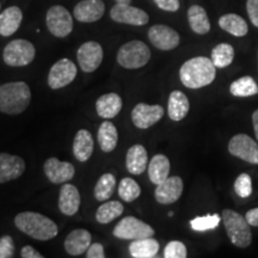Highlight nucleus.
<instances>
[{
  "mask_svg": "<svg viewBox=\"0 0 258 258\" xmlns=\"http://www.w3.org/2000/svg\"><path fill=\"white\" fill-rule=\"evenodd\" d=\"M217 67L212 59L206 56H196L182 64L179 78L183 85L188 89H201L214 82Z\"/></svg>",
  "mask_w": 258,
  "mask_h": 258,
  "instance_id": "f257e3e1",
  "label": "nucleus"
},
{
  "mask_svg": "<svg viewBox=\"0 0 258 258\" xmlns=\"http://www.w3.org/2000/svg\"><path fill=\"white\" fill-rule=\"evenodd\" d=\"M15 225L24 234L41 241L53 239L59 233L55 222L36 212L19 213L15 218Z\"/></svg>",
  "mask_w": 258,
  "mask_h": 258,
  "instance_id": "f03ea898",
  "label": "nucleus"
},
{
  "mask_svg": "<svg viewBox=\"0 0 258 258\" xmlns=\"http://www.w3.org/2000/svg\"><path fill=\"white\" fill-rule=\"evenodd\" d=\"M31 91L27 83L12 82L0 85V112L19 115L30 105Z\"/></svg>",
  "mask_w": 258,
  "mask_h": 258,
  "instance_id": "7ed1b4c3",
  "label": "nucleus"
},
{
  "mask_svg": "<svg viewBox=\"0 0 258 258\" xmlns=\"http://www.w3.org/2000/svg\"><path fill=\"white\" fill-rule=\"evenodd\" d=\"M221 219L224 221L226 233L232 244L240 249L250 246L252 241V232H251L250 224L247 222L246 218L232 209H224Z\"/></svg>",
  "mask_w": 258,
  "mask_h": 258,
  "instance_id": "20e7f679",
  "label": "nucleus"
},
{
  "mask_svg": "<svg viewBox=\"0 0 258 258\" xmlns=\"http://www.w3.org/2000/svg\"><path fill=\"white\" fill-rule=\"evenodd\" d=\"M117 62L127 70H138L146 66L151 59V50L143 41H131L124 43L117 51Z\"/></svg>",
  "mask_w": 258,
  "mask_h": 258,
  "instance_id": "39448f33",
  "label": "nucleus"
},
{
  "mask_svg": "<svg viewBox=\"0 0 258 258\" xmlns=\"http://www.w3.org/2000/svg\"><path fill=\"white\" fill-rule=\"evenodd\" d=\"M36 56V49L30 41L18 40L11 41L6 44L3 51V60L8 66L23 67L28 66Z\"/></svg>",
  "mask_w": 258,
  "mask_h": 258,
  "instance_id": "423d86ee",
  "label": "nucleus"
},
{
  "mask_svg": "<svg viewBox=\"0 0 258 258\" xmlns=\"http://www.w3.org/2000/svg\"><path fill=\"white\" fill-rule=\"evenodd\" d=\"M154 230L146 222L141 221L135 217H125L115 226L112 234L118 239L137 240L143 238L153 237Z\"/></svg>",
  "mask_w": 258,
  "mask_h": 258,
  "instance_id": "0eeeda50",
  "label": "nucleus"
},
{
  "mask_svg": "<svg viewBox=\"0 0 258 258\" xmlns=\"http://www.w3.org/2000/svg\"><path fill=\"white\" fill-rule=\"evenodd\" d=\"M46 23L48 30L55 37H67L73 30L72 15L61 5H54L48 10Z\"/></svg>",
  "mask_w": 258,
  "mask_h": 258,
  "instance_id": "6e6552de",
  "label": "nucleus"
},
{
  "mask_svg": "<svg viewBox=\"0 0 258 258\" xmlns=\"http://www.w3.org/2000/svg\"><path fill=\"white\" fill-rule=\"evenodd\" d=\"M77 73L78 70L72 60L61 59L56 61L48 73V86L51 90L62 89L76 79Z\"/></svg>",
  "mask_w": 258,
  "mask_h": 258,
  "instance_id": "1a4fd4ad",
  "label": "nucleus"
},
{
  "mask_svg": "<svg viewBox=\"0 0 258 258\" xmlns=\"http://www.w3.org/2000/svg\"><path fill=\"white\" fill-rule=\"evenodd\" d=\"M228 152L241 160L258 165V145L249 135H234L228 143Z\"/></svg>",
  "mask_w": 258,
  "mask_h": 258,
  "instance_id": "9d476101",
  "label": "nucleus"
},
{
  "mask_svg": "<svg viewBox=\"0 0 258 258\" xmlns=\"http://www.w3.org/2000/svg\"><path fill=\"white\" fill-rule=\"evenodd\" d=\"M103 56V48L98 42L89 41L83 43L77 51V60L83 72L92 73L101 66Z\"/></svg>",
  "mask_w": 258,
  "mask_h": 258,
  "instance_id": "9b49d317",
  "label": "nucleus"
},
{
  "mask_svg": "<svg viewBox=\"0 0 258 258\" xmlns=\"http://www.w3.org/2000/svg\"><path fill=\"white\" fill-rule=\"evenodd\" d=\"M110 18L116 23L135 25V27H141L150 21V17L144 10L134 8L131 4H120V3H117L111 9Z\"/></svg>",
  "mask_w": 258,
  "mask_h": 258,
  "instance_id": "f8f14e48",
  "label": "nucleus"
},
{
  "mask_svg": "<svg viewBox=\"0 0 258 258\" xmlns=\"http://www.w3.org/2000/svg\"><path fill=\"white\" fill-rule=\"evenodd\" d=\"M164 108L161 105H150L139 103L132 111V121L139 129H147L159 122L164 116Z\"/></svg>",
  "mask_w": 258,
  "mask_h": 258,
  "instance_id": "ddd939ff",
  "label": "nucleus"
},
{
  "mask_svg": "<svg viewBox=\"0 0 258 258\" xmlns=\"http://www.w3.org/2000/svg\"><path fill=\"white\" fill-rule=\"evenodd\" d=\"M148 40L158 49L172 50L178 47L180 37L175 29L164 24H157L148 30Z\"/></svg>",
  "mask_w": 258,
  "mask_h": 258,
  "instance_id": "4468645a",
  "label": "nucleus"
},
{
  "mask_svg": "<svg viewBox=\"0 0 258 258\" xmlns=\"http://www.w3.org/2000/svg\"><path fill=\"white\" fill-rule=\"evenodd\" d=\"M44 175L53 184H63L71 180L76 175V169L69 161H60L57 158L51 157L44 161Z\"/></svg>",
  "mask_w": 258,
  "mask_h": 258,
  "instance_id": "2eb2a0df",
  "label": "nucleus"
},
{
  "mask_svg": "<svg viewBox=\"0 0 258 258\" xmlns=\"http://www.w3.org/2000/svg\"><path fill=\"white\" fill-rule=\"evenodd\" d=\"M183 194V180L178 176L167 177V178L157 185L154 198L160 205H171L178 201Z\"/></svg>",
  "mask_w": 258,
  "mask_h": 258,
  "instance_id": "dca6fc26",
  "label": "nucleus"
},
{
  "mask_svg": "<svg viewBox=\"0 0 258 258\" xmlns=\"http://www.w3.org/2000/svg\"><path fill=\"white\" fill-rule=\"evenodd\" d=\"M105 12V5L102 0H82L74 8V18L82 23H93L99 21Z\"/></svg>",
  "mask_w": 258,
  "mask_h": 258,
  "instance_id": "f3484780",
  "label": "nucleus"
},
{
  "mask_svg": "<svg viewBox=\"0 0 258 258\" xmlns=\"http://www.w3.org/2000/svg\"><path fill=\"white\" fill-rule=\"evenodd\" d=\"M23 158L9 153H0V184L17 179L24 173Z\"/></svg>",
  "mask_w": 258,
  "mask_h": 258,
  "instance_id": "a211bd4d",
  "label": "nucleus"
},
{
  "mask_svg": "<svg viewBox=\"0 0 258 258\" xmlns=\"http://www.w3.org/2000/svg\"><path fill=\"white\" fill-rule=\"evenodd\" d=\"M80 202H82V198H80L78 188L73 184L63 183L60 189L59 202H57L60 212L67 217H73L79 211Z\"/></svg>",
  "mask_w": 258,
  "mask_h": 258,
  "instance_id": "6ab92c4d",
  "label": "nucleus"
},
{
  "mask_svg": "<svg viewBox=\"0 0 258 258\" xmlns=\"http://www.w3.org/2000/svg\"><path fill=\"white\" fill-rule=\"evenodd\" d=\"M63 245L66 252L71 256H80L86 253L91 245V233L84 228H77L67 235Z\"/></svg>",
  "mask_w": 258,
  "mask_h": 258,
  "instance_id": "aec40b11",
  "label": "nucleus"
},
{
  "mask_svg": "<svg viewBox=\"0 0 258 258\" xmlns=\"http://www.w3.org/2000/svg\"><path fill=\"white\" fill-rule=\"evenodd\" d=\"M148 166V154L143 145H133L127 151L125 156V167L128 172L134 176L143 175Z\"/></svg>",
  "mask_w": 258,
  "mask_h": 258,
  "instance_id": "412c9836",
  "label": "nucleus"
},
{
  "mask_svg": "<svg viewBox=\"0 0 258 258\" xmlns=\"http://www.w3.org/2000/svg\"><path fill=\"white\" fill-rule=\"evenodd\" d=\"M122 109V98L117 93H105L96 102V110L99 117L111 120L120 114Z\"/></svg>",
  "mask_w": 258,
  "mask_h": 258,
  "instance_id": "4be33fe9",
  "label": "nucleus"
},
{
  "mask_svg": "<svg viewBox=\"0 0 258 258\" xmlns=\"http://www.w3.org/2000/svg\"><path fill=\"white\" fill-rule=\"evenodd\" d=\"M23 12L18 6H10L0 14V35L9 37L14 35L21 27Z\"/></svg>",
  "mask_w": 258,
  "mask_h": 258,
  "instance_id": "5701e85b",
  "label": "nucleus"
},
{
  "mask_svg": "<svg viewBox=\"0 0 258 258\" xmlns=\"http://www.w3.org/2000/svg\"><path fill=\"white\" fill-rule=\"evenodd\" d=\"M93 147L95 144H93L92 134L88 129H79L73 141V154L76 159L82 163L88 161L93 153Z\"/></svg>",
  "mask_w": 258,
  "mask_h": 258,
  "instance_id": "b1692460",
  "label": "nucleus"
},
{
  "mask_svg": "<svg viewBox=\"0 0 258 258\" xmlns=\"http://www.w3.org/2000/svg\"><path fill=\"white\" fill-rule=\"evenodd\" d=\"M190 103L188 97L182 91H172L167 102V114L172 121H182L188 115Z\"/></svg>",
  "mask_w": 258,
  "mask_h": 258,
  "instance_id": "393cba45",
  "label": "nucleus"
},
{
  "mask_svg": "<svg viewBox=\"0 0 258 258\" xmlns=\"http://www.w3.org/2000/svg\"><path fill=\"white\" fill-rule=\"evenodd\" d=\"M97 141L103 152H112L118 143V132L116 125L110 121L102 122L97 133Z\"/></svg>",
  "mask_w": 258,
  "mask_h": 258,
  "instance_id": "a878e982",
  "label": "nucleus"
},
{
  "mask_svg": "<svg viewBox=\"0 0 258 258\" xmlns=\"http://www.w3.org/2000/svg\"><path fill=\"white\" fill-rule=\"evenodd\" d=\"M170 160L164 154H156L147 166L148 177L153 184H160L170 175Z\"/></svg>",
  "mask_w": 258,
  "mask_h": 258,
  "instance_id": "bb28decb",
  "label": "nucleus"
},
{
  "mask_svg": "<svg viewBox=\"0 0 258 258\" xmlns=\"http://www.w3.org/2000/svg\"><path fill=\"white\" fill-rule=\"evenodd\" d=\"M159 241L153 237L133 240L129 245V253L133 258H153L159 251Z\"/></svg>",
  "mask_w": 258,
  "mask_h": 258,
  "instance_id": "cd10ccee",
  "label": "nucleus"
},
{
  "mask_svg": "<svg viewBox=\"0 0 258 258\" xmlns=\"http://www.w3.org/2000/svg\"><path fill=\"white\" fill-rule=\"evenodd\" d=\"M188 21L191 30L195 34L206 35L211 30V22L206 10L200 5H192L188 10Z\"/></svg>",
  "mask_w": 258,
  "mask_h": 258,
  "instance_id": "c85d7f7f",
  "label": "nucleus"
},
{
  "mask_svg": "<svg viewBox=\"0 0 258 258\" xmlns=\"http://www.w3.org/2000/svg\"><path fill=\"white\" fill-rule=\"evenodd\" d=\"M219 27L228 34L237 37H243L249 31V27L245 19L235 14H227L221 16L219 19Z\"/></svg>",
  "mask_w": 258,
  "mask_h": 258,
  "instance_id": "c756f323",
  "label": "nucleus"
},
{
  "mask_svg": "<svg viewBox=\"0 0 258 258\" xmlns=\"http://www.w3.org/2000/svg\"><path fill=\"white\" fill-rule=\"evenodd\" d=\"M123 205L118 201H108L99 206L96 212V220L101 225L110 224L123 213Z\"/></svg>",
  "mask_w": 258,
  "mask_h": 258,
  "instance_id": "7c9ffc66",
  "label": "nucleus"
},
{
  "mask_svg": "<svg viewBox=\"0 0 258 258\" xmlns=\"http://www.w3.org/2000/svg\"><path fill=\"white\" fill-rule=\"evenodd\" d=\"M115 188H116L115 176L112 175V173H104V175H102L99 177V179L97 180L95 190H93L96 200L99 202L108 201V200L112 196V194H114Z\"/></svg>",
  "mask_w": 258,
  "mask_h": 258,
  "instance_id": "2f4dec72",
  "label": "nucleus"
},
{
  "mask_svg": "<svg viewBox=\"0 0 258 258\" xmlns=\"http://www.w3.org/2000/svg\"><path fill=\"white\" fill-rule=\"evenodd\" d=\"M230 91L235 97H250L258 93V85L252 77L245 76L231 84Z\"/></svg>",
  "mask_w": 258,
  "mask_h": 258,
  "instance_id": "473e14b6",
  "label": "nucleus"
},
{
  "mask_svg": "<svg viewBox=\"0 0 258 258\" xmlns=\"http://www.w3.org/2000/svg\"><path fill=\"white\" fill-rule=\"evenodd\" d=\"M234 59V49L231 44L220 43L212 50V61L217 69H225L230 66Z\"/></svg>",
  "mask_w": 258,
  "mask_h": 258,
  "instance_id": "72a5a7b5",
  "label": "nucleus"
},
{
  "mask_svg": "<svg viewBox=\"0 0 258 258\" xmlns=\"http://www.w3.org/2000/svg\"><path fill=\"white\" fill-rule=\"evenodd\" d=\"M118 196L123 200L124 202H133L137 200L141 194V188L138 184L137 180H134L131 177H125L121 179L120 184H118Z\"/></svg>",
  "mask_w": 258,
  "mask_h": 258,
  "instance_id": "f704fd0d",
  "label": "nucleus"
},
{
  "mask_svg": "<svg viewBox=\"0 0 258 258\" xmlns=\"http://www.w3.org/2000/svg\"><path fill=\"white\" fill-rule=\"evenodd\" d=\"M221 218L220 215L213 214V215H206V217H198L192 219L190 221V226L194 231L196 232H205L213 230V228L218 227L219 222H220Z\"/></svg>",
  "mask_w": 258,
  "mask_h": 258,
  "instance_id": "c9c22d12",
  "label": "nucleus"
},
{
  "mask_svg": "<svg viewBox=\"0 0 258 258\" xmlns=\"http://www.w3.org/2000/svg\"><path fill=\"white\" fill-rule=\"evenodd\" d=\"M234 190L240 198H249L252 194V182L247 173H241L234 182Z\"/></svg>",
  "mask_w": 258,
  "mask_h": 258,
  "instance_id": "e433bc0d",
  "label": "nucleus"
},
{
  "mask_svg": "<svg viewBox=\"0 0 258 258\" xmlns=\"http://www.w3.org/2000/svg\"><path fill=\"white\" fill-rule=\"evenodd\" d=\"M186 256H188V250L182 241H170L164 249V257L165 258H185Z\"/></svg>",
  "mask_w": 258,
  "mask_h": 258,
  "instance_id": "4c0bfd02",
  "label": "nucleus"
},
{
  "mask_svg": "<svg viewBox=\"0 0 258 258\" xmlns=\"http://www.w3.org/2000/svg\"><path fill=\"white\" fill-rule=\"evenodd\" d=\"M15 254V241L11 235L0 238V258H11Z\"/></svg>",
  "mask_w": 258,
  "mask_h": 258,
  "instance_id": "58836bf2",
  "label": "nucleus"
},
{
  "mask_svg": "<svg viewBox=\"0 0 258 258\" xmlns=\"http://www.w3.org/2000/svg\"><path fill=\"white\" fill-rule=\"evenodd\" d=\"M160 10L167 12H176L179 9V0H153Z\"/></svg>",
  "mask_w": 258,
  "mask_h": 258,
  "instance_id": "ea45409f",
  "label": "nucleus"
},
{
  "mask_svg": "<svg viewBox=\"0 0 258 258\" xmlns=\"http://www.w3.org/2000/svg\"><path fill=\"white\" fill-rule=\"evenodd\" d=\"M246 11L251 23L258 28V0H247Z\"/></svg>",
  "mask_w": 258,
  "mask_h": 258,
  "instance_id": "a19ab883",
  "label": "nucleus"
},
{
  "mask_svg": "<svg viewBox=\"0 0 258 258\" xmlns=\"http://www.w3.org/2000/svg\"><path fill=\"white\" fill-rule=\"evenodd\" d=\"M85 256L88 258H104V247H103V245L101 243H93L90 245Z\"/></svg>",
  "mask_w": 258,
  "mask_h": 258,
  "instance_id": "79ce46f5",
  "label": "nucleus"
},
{
  "mask_svg": "<svg viewBox=\"0 0 258 258\" xmlns=\"http://www.w3.org/2000/svg\"><path fill=\"white\" fill-rule=\"evenodd\" d=\"M21 256L23 258H43V254L35 250L30 245H25L21 251Z\"/></svg>",
  "mask_w": 258,
  "mask_h": 258,
  "instance_id": "37998d69",
  "label": "nucleus"
},
{
  "mask_svg": "<svg viewBox=\"0 0 258 258\" xmlns=\"http://www.w3.org/2000/svg\"><path fill=\"white\" fill-rule=\"evenodd\" d=\"M245 218H246V220L250 224V226L258 227V207L247 211L246 214H245Z\"/></svg>",
  "mask_w": 258,
  "mask_h": 258,
  "instance_id": "c03bdc74",
  "label": "nucleus"
},
{
  "mask_svg": "<svg viewBox=\"0 0 258 258\" xmlns=\"http://www.w3.org/2000/svg\"><path fill=\"white\" fill-rule=\"evenodd\" d=\"M252 123H253L254 134H256V138L258 140V109L252 114Z\"/></svg>",
  "mask_w": 258,
  "mask_h": 258,
  "instance_id": "a18cd8bd",
  "label": "nucleus"
},
{
  "mask_svg": "<svg viewBox=\"0 0 258 258\" xmlns=\"http://www.w3.org/2000/svg\"><path fill=\"white\" fill-rule=\"evenodd\" d=\"M116 3H120V4H131L132 0H116Z\"/></svg>",
  "mask_w": 258,
  "mask_h": 258,
  "instance_id": "49530a36",
  "label": "nucleus"
},
{
  "mask_svg": "<svg viewBox=\"0 0 258 258\" xmlns=\"http://www.w3.org/2000/svg\"><path fill=\"white\" fill-rule=\"evenodd\" d=\"M0 9H2V5H0Z\"/></svg>",
  "mask_w": 258,
  "mask_h": 258,
  "instance_id": "de8ad7c7",
  "label": "nucleus"
}]
</instances>
